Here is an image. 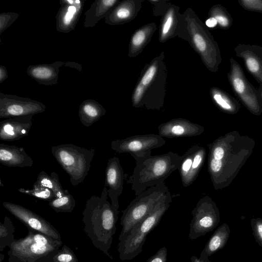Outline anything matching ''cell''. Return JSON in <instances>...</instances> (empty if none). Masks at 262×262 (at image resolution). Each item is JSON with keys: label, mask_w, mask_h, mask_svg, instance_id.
<instances>
[{"label": "cell", "mask_w": 262, "mask_h": 262, "mask_svg": "<svg viewBox=\"0 0 262 262\" xmlns=\"http://www.w3.org/2000/svg\"><path fill=\"white\" fill-rule=\"evenodd\" d=\"M107 189L104 185L100 196L92 195L82 212L83 230L94 247L111 259L109 252L116 231L119 211L107 200Z\"/></svg>", "instance_id": "1"}, {"label": "cell", "mask_w": 262, "mask_h": 262, "mask_svg": "<svg viewBox=\"0 0 262 262\" xmlns=\"http://www.w3.org/2000/svg\"><path fill=\"white\" fill-rule=\"evenodd\" d=\"M182 158L178 154L172 151L156 156L149 154L134 158L136 165L127 182L131 184L136 196L160 182H164L178 170Z\"/></svg>", "instance_id": "2"}, {"label": "cell", "mask_w": 262, "mask_h": 262, "mask_svg": "<svg viewBox=\"0 0 262 262\" xmlns=\"http://www.w3.org/2000/svg\"><path fill=\"white\" fill-rule=\"evenodd\" d=\"M28 230L25 237L15 239L9 247L8 262H53L62 241L34 230Z\"/></svg>", "instance_id": "3"}, {"label": "cell", "mask_w": 262, "mask_h": 262, "mask_svg": "<svg viewBox=\"0 0 262 262\" xmlns=\"http://www.w3.org/2000/svg\"><path fill=\"white\" fill-rule=\"evenodd\" d=\"M172 199L169 190L152 211L119 241L117 250L120 260H131L141 253L147 235L158 225Z\"/></svg>", "instance_id": "4"}, {"label": "cell", "mask_w": 262, "mask_h": 262, "mask_svg": "<svg viewBox=\"0 0 262 262\" xmlns=\"http://www.w3.org/2000/svg\"><path fill=\"white\" fill-rule=\"evenodd\" d=\"M51 152L69 174L72 185L75 186L82 182L88 175L95 150L63 144L52 146Z\"/></svg>", "instance_id": "5"}, {"label": "cell", "mask_w": 262, "mask_h": 262, "mask_svg": "<svg viewBox=\"0 0 262 262\" xmlns=\"http://www.w3.org/2000/svg\"><path fill=\"white\" fill-rule=\"evenodd\" d=\"M168 191L165 183L160 182L136 196L122 211L120 222L122 228L119 241L152 211Z\"/></svg>", "instance_id": "6"}, {"label": "cell", "mask_w": 262, "mask_h": 262, "mask_svg": "<svg viewBox=\"0 0 262 262\" xmlns=\"http://www.w3.org/2000/svg\"><path fill=\"white\" fill-rule=\"evenodd\" d=\"M188 238L195 239L212 231L220 222L218 210L207 197L201 199L192 211Z\"/></svg>", "instance_id": "7"}, {"label": "cell", "mask_w": 262, "mask_h": 262, "mask_svg": "<svg viewBox=\"0 0 262 262\" xmlns=\"http://www.w3.org/2000/svg\"><path fill=\"white\" fill-rule=\"evenodd\" d=\"M166 143L159 135H136L112 141L111 148L118 154L127 153L134 158L151 154V150L161 147Z\"/></svg>", "instance_id": "8"}, {"label": "cell", "mask_w": 262, "mask_h": 262, "mask_svg": "<svg viewBox=\"0 0 262 262\" xmlns=\"http://www.w3.org/2000/svg\"><path fill=\"white\" fill-rule=\"evenodd\" d=\"M46 109L43 103L31 98L0 93V118L34 115Z\"/></svg>", "instance_id": "9"}, {"label": "cell", "mask_w": 262, "mask_h": 262, "mask_svg": "<svg viewBox=\"0 0 262 262\" xmlns=\"http://www.w3.org/2000/svg\"><path fill=\"white\" fill-rule=\"evenodd\" d=\"M3 206L28 229L34 230L54 239L61 240L58 230L49 222L27 208L13 203L4 202Z\"/></svg>", "instance_id": "10"}, {"label": "cell", "mask_w": 262, "mask_h": 262, "mask_svg": "<svg viewBox=\"0 0 262 262\" xmlns=\"http://www.w3.org/2000/svg\"><path fill=\"white\" fill-rule=\"evenodd\" d=\"M205 156V148L196 144L192 145L182 156V160L178 170L184 187L190 186L196 180L203 165Z\"/></svg>", "instance_id": "11"}, {"label": "cell", "mask_w": 262, "mask_h": 262, "mask_svg": "<svg viewBox=\"0 0 262 262\" xmlns=\"http://www.w3.org/2000/svg\"><path fill=\"white\" fill-rule=\"evenodd\" d=\"M124 179L123 168L119 159L114 157L108 159L105 169V186L114 208L118 211V198L121 194Z\"/></svg>", "instance_id": "12"}, {"label": "cell", "mask_w": 262, "mask_h": 262, "mask_svg": "<svg viewBox=\"0 0 262 262\" xmlns=\"http://www.w3.org/2000/svg\"><path fill=\"white\" fill-rule=\"evenodd\" d=\"M33 116L14 117L0 122V139L13 141L27 136L32 126Z\"/></svg>", "instance_id": "13"}, {"label": "cell", "mask_w": 262, "mask_h": 262, "mask_svg": "<svg viewBox=\"0 0 262 262\" xmlns=\"http://www.w3.org/2000/svg\"><path fill=\"white\" fill-rule=\"evenodd\" d=\"M158 129L159 135L168 138L195 137L204 131L201 125L184 119H172L162 123Z\"/></svg>", "instance_id": "14"}, {"label": "cell", "mask_w": 262, "mask_h": 262, "mask_svg": "<svg viewBox=\"0 0 262 262\" xmlns=\"http://www.w3.org/2000/svg\"><path fill=\"white\" fill-rule=\"evenodd\" d=\"M65 64L63 61H56L52 63L29 66L27 74L40 84L50 86L58 83L60 68Z\"/></svg>", "instance_id": "15"}, {"label": "cell", "mask_w": 262, "mask_h": 262, "mask_svg": "<svg viewBox=\"0 0 262 262\" xmlns=\"http://www.w3.org/2000/svg\"><path fill=\"white\" fill-rule=\"evenodd\" d=\"M85 1L74 5H64L59 8L56 15V29L60 33H68L74 30L83 9Z\"/></svg>", "instance_id": "16"}, {"label": "cell", "mask_w": 262, "mask_h": 262, "mask_svg": "<svg viewBox=\"0 0 262 262\" xmlns=\"http://www.w3.org/2000/svg\"><path fill=\"white\" fill-rule=\"evenodd\" d=\"M0 163L9 167H31L34 162L23 147L0 144Z\"/></svg>", "instance_id": "17"}, {"label": "cell", "mask_w": 262, "mask_h": 262, "mask_svg": "<svg viewBox=\"0 0 262 262\" xmlns=\"http://www.w3.org/2000/svg\"><path fill=\"white\" fill-rule=\"evenodd\" d=\"M230 80L235 92L248 105L255 103L256 98L251 88L245 78L238 65L232 62Z\"/></svg>", "instance_id": "18"}, {"label": "cell", "mask_w": 262, "mask_h": 262, "mask_svg": "<svg viewBox=\"0 0 262 262\" xmlns=\"http://www.w3.org/2000/svg\"><path fill=\"white\" fill-rule=\"evenodd\" d=\"M106 113L105 109L98 102L88 99L80 104L78 115L81 123L89 127L98 121Z\"/></svg>", "instance_id": "19"}, {"label": "cell", "mask_w": 262, "mask_h": 262, "mask_svg": "<svg viewBox=\"0 0 262 262\" xmlns=\"http://www.w3.org/2000/svg\"><path fill=\"white\" fill-rule=\"evenodd\" d=\"M117 2L116 0H96L85 12L83 26L92 28L108 13L110 10Z\"/></svg>", "instance_id": "20"}, {"label": "cell", "mask_w": 262, "mask_h": 262, "mask_svg": "<svg viewBox=\"0 0 262 262\" xmlns=\"http://www.w3.org/2000/svg\"><path fill=\"white\" fill-rule=\"evenodd\" d=\"M230 233L229 226L224 223L219 226L211 236L204 249L201 252L200 256L208 258L226 245Z\"/></svg>", "instance_id": "21"}, {"label": "cell", "mask_w": 262, "mask_h": 262, "mask_svg": "<svg viewBox=\"0 0 262 262\" xmlns=\"http://www.w3.org/2000/svg\"><path fill=\"white\" fill-rule=\"evenodd\" d=\"M34 185L47 187L50 189L55 194L56 198L62 197L66 192L60 184L57 173L52 172L49 175L43 170H41L38 174L37 180Z\"/></svg>", "instance_id": "22"}, {"label": "cell", "mask_w": 262, "mask_h": 262, "mask_svg": "<svg viewBox=\"0 0 262 262\" xmlns=\"http://www.w3.org/2000/svg\"><path fill=\"white\" fill-rule=\"evenodd\" d=\"M13 224L8 216L4 218V223H0V251L2 252L6 247H9L15 239Z\"/></svg>", "instance_id": "23"}, {"label": "cell", "mask_w": 262, "mask_h": 262, "mask_svg": "<svg viewBox=\"0 0 262 262\" xmlns=\"http://www.w3.org/2000/svg\"><path fill=\"white\" fill-rule=\"evenodd\" d=\"M49 205L56 212L71 213L75 207L76 201L66 189V193L62 197L49 202Z\"/></svg>", "instance_id": "24"}, {"label": "cell", "mask_w": 262, "mask_h": 262, "mask_svg": "<svg viewBox=\"0 0 262 262\" xmlns=\"http://www.w3.org/2000/svg\"><path fill=\"white\" fill-rule=\"evenodd\" d=\"M18 191L49 202L56 199L54 193L50 189L34 184L32 189L19 188Z\"/></svg>", "instance_id": "25"}, {"label": "cell", "mask_w": 262, "mask_h": 262, "mask_svg": "<svg viewBox=\"0 0 262 262\" xmlns=\"http://www.w3.org/2000/svg\"><path fill=\"white\" fill-rule=\"evenodd\" d=\"M53 262H78V259L71 249L63 245L53 257Z\"/></svg>", "instance_id": "26"}, {"label": "cell", "mask_w": 262, "mask_h": 262, "mask_svg": "<svg viewBox=\"0 0 262 262\" xmlns=\"http://www.w3.org/2000/svg\"><path fill=\"white\" fill-rule=\"evenodd\" d=\"M19 17V14L14 12L0 13V34L1 35Z\"/></svg>", "instance_id": "27"}, {"label": "cell", "mask_w": 262, "mask_h": 262, "mask_svg": "<svg viewBox=\"0 0 262 262\" xmlns=\"http://www.w3.org/2000/svg\"><path fill=\"white\" fill-rule=\"evenodd\" d=\"M212 97L214 101L221 108L229 111L232 110V105L229 99L222 93L214 91L212 92Z\"/></svg>", "instance_id": "28"}, {"label": "cell", "mask_w": 262, "mask_h": 262, "mask_svg": "<svg viewBox=\"0 0 262 262\" xmlns=\"http://www.w3.org/2000/svg\"><path fill=\"white\" fill-rule=\"evenodd\" d=\"M251 228L255 241L262 248V219H252Z\"/></svg>", "instance_id": "29"}, {"label": "cell", "mask_w": 262, "mask_h": 262, "mask_svg": "<svg viewBox=\"0 0 262 262\" xmlns=\"http://www.w3.org/2000/svg\"><path fill=\"white\" fill-rule=\"evenodd\" d=\"M246 66L249 71L253 74L258 75L260 71V64L254 56H249L245 58Z\"/></svg>", "instance_id": "30"}, {"label": "cell", "mask_w": 262, "mask_h": 262, "mask_svg": "<svg viewBox=\"0 0 262 262\" xmlns=\"http://www.w3.org/2000/svg\"><path fill=\"white\" fill-rule=\"evenodd\" d=\"M167 256V248L165 247H163L154 255L148 258L146 262H166Z\"/></svg>", "instance_id": "31"}, {"label": "cell", "mask_w": 262, "mask_h": 262, "mask_svg": "<svg viewBox=\"0 0 262 262\" xmlns=\"http://www.w3.org/2000/svg\"><path fill=\"white\" fill-rule=\"evenodd\" d=\"M156 71L157 68L155 65L150 66L143 75L139 84L144 88L145 85H148L153 79Z\"/></svg>", "instance_id": "32"}, {"label": "cell", "mask_w": 262, "mask_h": 262, "mask_svg": "<svg viewBox=\"0 0 262 262\" xmlns=\"http://www.w3.org/2000/svg\"><path fill=\"white\" fill-rule=\"evenodd\" d=\"M242 5L246 9L258 11H262V1L260 0H243Z\"/></svg>", "instance_id": "33"}, {"label": "cell", "mask_w": 262, "mask_h": 262, "mask_svg": "<svg viewBox=\"0 0 262 262\" xmlns=\"http://www.w3.org/2000/svg\"><path fill=\"white\" fill-rule=\"evenodd\" d=\"M193 40L198 50L200 52H205L207 48V43L203 37L200 34H195Z\"/></svg>", "instance_id": "34"}, {"label": "cell", "mask_w": 262, "mask_h": 262, "mask_svg": "<svg viewBox=\"0 0 262 262\" xmlns=\"http://www.w3.org/2000/svg\"><path fill=\"white\" fill-rule=\"evenodd\" d=\"M146 38V33L142 30L138 31L133 36L132 45L136 47L140 46Z\"/></svg>", "instance_id": "35"}, {"label": "cell", "mask_w": 262, "mask_h": 262, "mask_svg": "<svg viewBox=\"0 0 262 262\" xmlns=\"http://www.w3.org/2000/svg\"><path fill=\"white\" fill-rule=\"evenodd\" d=\"M173 23V14L171 11L167 14L165 21L163 25L162 36L164 37L169 31Z\"/></svg>", "instance_id": "36"}, {"label": "cell", "mask_w": 262, "mask_h": 262, "mask_svg": "<svg viewBox=\"0 0 262 262\" xmlns=\"http://www.w3.org/2000/svg\"><path fill=\"white\" fill-rule=\"evenodd\" d=\"M209 167L212 174L217 173L222 167V160L215 159L213 158H211L209 161Z\"/></svg>", "instance_id": "37"}, {"label": "cell", "mask_w": 262, "mask_h": 262, "mask_svg": "<svg viewBox=\"0 0 262 262\" xmlns=\"http://www.w3.org/2000/svg\"><path fill=\"white\" fill-rule=\"evenodd\" d=\"M214 17L221 27L226 28L229 26L230 24L229 19L224 14L217 13L214 15Z\"/></svg>", "instance_id": "38"}, {"label": "cell", "mask_w": 262, "mask_h": 262, "mask_svg": "<svg viewBox=\"0 0 262 262\" xmlns=\"http://www.w3.org/2000/svg\"><path fill=\"white\" fill-rule=\"evenodd\" d=\"M144 88L140 84H139V85L136 88L133 97V101L134 105H137V104L139 102L140 100H141V98L142 97V95L144 92Z\"/></svg>", "instance_id": "39"}, {"label": "cell", "mask_w": 262, "mask_h": 262, "mask_svg": "<svg viewBox=\"0 0 262 262\" xmlns=\"http://www.w3.org/2000/svg\"><path fill=\"white\" fill-rule=\"evenodd\" d=\"M224 150L221 146H216L212 150V158L221 160L224 156Z\"/></svg>", "instance_id": "40"}, {"label": "cell", "mask_w": 262, "mask_h": 262, "mask_svg": "<svg viewBox=\"0 0 262 262\" xmlns=\"http://www.w3.org/2000/svg\"><path fill=\"white\" fill-rule=\"evenodd\" d=\"M8 77L7 70L6 67L0 66V83L3 82Z\"/></svg>", "instance_id": "41"}, {"label": "cell", "mask_w": 262, "mask_h": 262, "mask_svg": "<svg viewBox=\"0 0 262 262\" xmlns=\"http://www.w3.org/2000/svg\"><path fill=\"white\" fill-rule=\"evenodd\" d=\"M190 260L191 262H212L208 258H205L201 256H200V257H198L195 256H192L190 258Z\"/></svg>", "instance_id": "42"}, {"label": "cell", "mask_w": 262, "mask_h": 262, "mask_svg": "<svg viewBox=\"0 0 262 262\" xmlns=\"http://www.w3.org/2000/svg\"><path fill=\"white\" fill-rule=\"evenodd\" d=\"M217 24V20L214 17H211L206 21V26L209 28H213L216 26Z\"/></svg>", "instance_id": "43"}, {"label": "cell", "mask_w": 262, "mask_h": 262, "mask_svg": "<svg viewBox=\"0 0 262 262\" xmlns=\"http://www.w3.org/2000/svg\"><path fill=\"white\" fill-rule=\"evenodd\" d=\"M80 0H60L59 4L61 6L64 5H74L80 2Z\"/></svg>", "instance_id": "44"}, {"label": "cell", "mask_w": 262, "mask_h": 262, "mask_svg": "<svg viewBox=\"0 0 262 262\" xmlns=\"http://www.w3.org/2000/svg\"><path fill=\"white\" fill-rule=\"evenodd\" d=\"M4 258V255H3L2 253H1V254H0V262H2Z\"/></svg>", "instance_id": "45"}]
</instances>
